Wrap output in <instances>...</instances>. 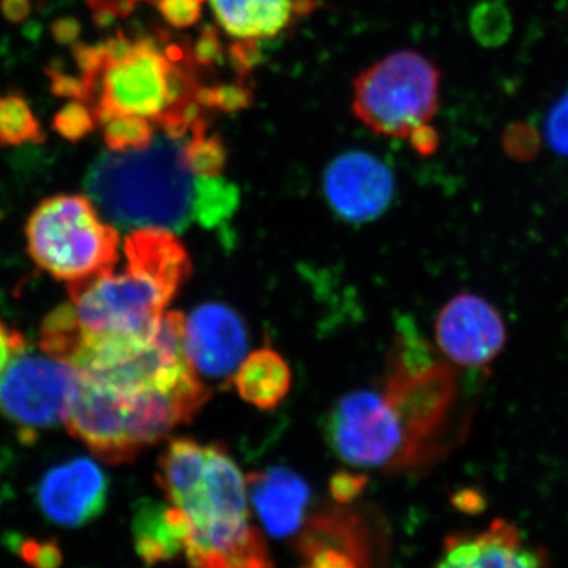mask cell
<instances>
[{"label":"cell","instance_id":"1","mask_svg":"<svg viewBox=\"0 0 568 568\" xmlns=\"http://www.w3.org/2000/svg\"><path fill=\"white\" fill-rule=\"evenodd\" d=\"M159 484L185 521L190 568L274 567L252 521L246 477L222 446L171 440L159 462Z\"/></svg>","mask_w":568,"mask_h":568},{"label":"cell","instance_id":"2","mask_svg":"<svg viewBox=\"0 0 568 568\" xmlns=\"http://www.w3.org/2000/svg\"><path fill=\"white\" fill-rule=\"evenodd\" d=\"M73 58L99 125L114 115H138L170 136L183 138L203 119L204 108L197 103L203 85L181 44L119 31L102 43L80 41Z\"/></svg>","mask_w":568,"mask_h":568},{"label":"cell","instance_id":"3","mask_svg":"<svg viewBox=\"0 0 568 568\" xmlns=\"http://www.w3.org/2000/svg\"><path fill=\"white\" fill-rule=\"evenodd\" d=\"M185 138L163 132L142 151H108L92 163L85 190L108 222L174 234L200 223L201 196L207 178H196L186 166Z\"/></svg>","mask_w":568,"mask_h":568},{"label":"cell","instance_id":"4","mask_svg":"<svg viewBox=\"0 0 568 568\" xmlns=\"http://www.w3.org/2000/svg\"><path fill=\"white\" fill-rule=\"evenodd\" d=\"M211 395V387L197 375L178 386L132 392L80 379L65 424L95 457L123 465L170 436L178 426L189 424Z\"/></svg>","mask_w":568,"mask_h":568},{"label":"cell","instance_id":"5","mask_svg":"<svg viewBox=\"0 0 568 568\" xmlns=\"http://www.w3.org/2000/svg\"><path fill=\"white\" fill-rule=\"evenodd\" d=\"M458 386L457 369L437 358L416 325L405 317L381 390L405 435L399 470L424 469L446 454Z\"/></svg>","mask_w":568,"mask_h":568},{"label":"cell","instance_id":"6","mask_svg":"<svg viewBox=\"0 0 568 568\" xmlns=\"http://www.w3.org/2000/svg\"><path fill=\"white\" fill-rule=\"evenodd\" d=\"M29 254L52 278L80 284L119 263V234L91 197L55 194L41 201L26 224Z\"/></svg>","mask_w":568,"mask_h":568},{"label":"cell","instance_id":"7","mask_svg":"<svg viewBox=\"0 0 568 568\" xmlns=\"http://www.w3.org/2000/svg\"><path fill=\"white\" fill-rule=\"evenodd\" d=\"M439 81V70L420 52L388 54L355 80V115L377 134L409 138L435 118Z\"/></svg>","mask_w":568,"mask_h":568},{"label":"cell","instance_id":"8","mask_svg":"<svg viewBox=\"0 0 568 568\" xmlns=\"http://www.w3.org/2000/svg\"><path fill=\"white\" fill-rule=\"evenodd\" d=\"M82 334L99 338H152L175 295L141 265L125 260L88 282L69 286Z\"/></svg>","mask_w":568,"mask_h":568},{"label":"cell","instance_id":"9","mask_svg":"<svg viewBox=\"0 0 568 568\" xmlns=\"http://www.w3.org/2000/svg\"><path fill=\"white\" fill-rule=\"evenodd\" d=\"M78 384L73 366L24 347L0 375V413L29 439L67 420Z\"/></svg>","mask_w":568,"mask_h":568},{"label":"cell","instance_id":"10","mask_svg":"<svg viewBox=\"0 0 568 568\" xmlns=\"http://www.w3.org/2000/svg\"><path fill=\"white\" fill-rule=\"evenodd\" d=\"M327 429L332 448L346 465L399 470L405 435L383 392L366 388L343 396Z\"/></svg>","mask_w":568,"mask_h":568},{"label":"cell","instance_id":"11","mask_svg":"<svg viewBox=\"0 0 568 568\" xmlns=\"http://www.w3.org/2000/svg\"><path fill=\"white\" fill-rule=\"evenodd\" d=\"M436 343L454 365L484 368L495 362L507 343L503 316L487 298L462 293L440 310Z\"/></svg>","mask_w":568,"mask_h":568},{"label":"cell","instance_id":"12","mask_svg":"<svg viewBox=\"0 0 568 568\" xmlns=\"http://www.w3.org/2000/svg\"><path fill=\"white\" fill-rule=\"evenodd\" d=\"M248 331L230 305L209 302L183 321V354L200 377L233 381L248 355Z\"/></svg>","mask_w":568,"mask_h":568},{"label":"cell","instance_id":"13","mask_svg":"<svg viewBox=\"0 0 568 568\" xmlns=\"http://www.w3.org/2000/svg\"><path fill=\"white\" fill-rule=\"evenodd\" d=\"M323 186L325 200L339 219L362 224L379 219L390 207L395 178L383 160L351 151L328 164Z\"/></svg>","mask_w":568,"mask_h":568},{"label":"cell","instance_id":"14","mask_svg":"<svg viewBox=\"0 0 568 568\" xmlns=\"http://www.w3.org/2000/svg\"><path fill=\"white\" fill-rule=\"evenodd\" d=\"M108 478L88 458H74L52 467L41 478L39 504L51 521L78 528L99 518L106 507Z\"/></svg>","mask_w":568,"mask_h":568},{"label":"cell","instance_id":"15","mask_svg":"<svg viewBox=\"0 0 568 568\" xmlns=\"http://www.w3.org/2000/svg\"><path fill=\"white\" fill-rule=\"evenodd\" d=\"M435 568H549L544 549L532 547L517 526L497 518L480 532L450 534Z\"/></svg>","mask_w":568,"mask_h":568},{"label":"cell","instance_id":"16","mask_svg":"<svg viewBox=\"0 0 568 568\" xmlns=\"http://www.w3.org/2000/svg\"><path fill=\"white\" fill-rule=\"evenodd\" d=\"M246 489L254 515L268 536L293 537L304 528L312 489L293 469L274 466L248 474Z\"/></svg>","mask_w":568,"mask_h":568},{"label":"cell","instance_id":"17","mask_svg":"<svg viewBox=\"0 0 568 568\" xmlns=\"http://www.w3.org/2000/svg\"><path fill=\"white\" fill-rule=\"evenodd\" d=\"M220 28L244 43L271 40L315 9L313 0H209Z\"/></svg>","mask_w":568,"mask_h":568},{"label":"cell","instance_id":"18","mask_svg":"<svg viewBox=\"0 0 568 568\" xmlns=\"http://www.w3.org/2000/svg\"><path fill=\"white\" fill-rule=\"evenodd\" d=\"M133 540L145 566L171 562L183 555L185 521L181 511L166 504L145 500L134 514Z\"/></svg>","mask_w":568,"mask_h":568},{"label":"cell","instance_id":"19","mask_svg":"<svg viewBox=\"0 0 568 568\" xmlns=\"http://www.w3.org/2000/svg\"><path fill=\"white\" fill-rule=\"evenodd\" d=\"M233 384L248 405L272 410L290 395L293 373L282 354L264 346L246 355L235 372Z\"/></svg>","mask_w":568,"mask_h":568},{"label":"cell","instance_id":"20","mask_svg":"<svg viewBox=\"0 0 568 568\" xmlns=\"http://www.w3.org/2000/svg\"><path fill=\"white\" fill-rule=\"evenodd\" d=\"M47 132L20 92L0 93V148L43 144Z\"/></svg>","mask_w":568,"mask_h":568},{"label":"cell","instance_id":"21","mask_svg":"<svg viewBox=\"0 0 568 568\" xmlns=\"http://www.w3.org/2000/svg\"><path fill=\"white\" fill-rule=\"evenodd\" d=\"M183 159L196 178H219L227 162L222 140L207 133L204 119L194 123L183 142Z\"/></svg>","mask_w":568,"mask_h":568},{"label":"cell","instance_id":"22","mask_svg":"<svg viewBox=\"0 0 568 568\" xmlns=\"http://www.w3.org/2000/svg\"><path fill=\"white\" fill-rule=\"evenodd\" d=\"M469 29L481 47L499 48L510 40L514 14L506 0H481L470 11Z\"/></svg>","mask_w":568,"mask_h":568},{"label":"cell","instance_id":"23","mask_svg":"<svg viewBox=\"0 0 568 568\" xmlns=\"http://www.w3.org/2000/svg\"><path fill=\"white\" fill-rule=\"evenodd\" d=\"M104 142L111 152H134L149 148L155 140V125L138 115H114L103 123Z\"/></svg>","mask_w":568,"mask_h":568},{"label":"cell","instance_id":"24","mask_svg":"<svg viewBox=\"0 0 568 568\" xmlns=\"http://www.w3.org/2000/svg\"><path fill=\"white\" fill-rule=\"evenodd\" d=\"M544 138L536 125L526 121L508 123L500 136V145L508 159L518 163L534 162L541 152Z\"/></svg>","mask_w":568,"mask_h":568},{"label":"cell","instance_id":"25","mask_svg":"<svg viewBox=\"0 0 568 568\" xmlns=\"http://www.w3.org/2000/svg\"><path fill=\"white\" fill-rule=\"evenodd\" d=\"M95 115L84 102H70L55 112L51 126L63 140L78 144L95 130Z\"/></svg>","mask_w":568,"mask_h":568},{"label":"cell","instance_id":"26","mask_svg":"<svg viewBox=\"0 0 568 568\" xmlns=\"http://www.w3.org/2000/svg\"><path fill=\"white\" fill-rule=\"evenodd\" d=\"M545 140L551 151L568 159V89L549 108L545 119Z\"/></svg>","mask_w":568,"mask_h":568},{"label":"cell","instance_id":"27","mask_svg":"<svg viewBox=\"0 0 568 568\" xmlns=\"http://www.w3.org/2000/svg\"><path fill=\"white\" fill-rule=\"evenodd\" d=\"M18 552L32 568H59L63 562L61 547L51 540L28 538V540L21 541Z\"/></svg>","mask_w":568,"mask_h":568},{"label":"cell","instance_id":"28","mask_svg":"<svg viewBox=\"0 0 568 568\" xmlns=\"http://www.w3.org/2000/svg\"><path fill=\"white\" fill-rule=\"evenodd\" d=\"M203 3L204 0H156L164 21L178 29L190 28L200 21Z\"/></svg>","mask_w":568,"mask_h":568},{"label":"cell","instance_id":"29","mask_svg":"<svg viewBox=\"0 0 568 568\" xmlns=\"http://www.w3.org/2000/svg\"><path fill=\"white\" fill-rule=\"evenodd\" d=\"M48 81H50V91L58 99L70 100V102H88V89H85L82 78L73 77L65 71L47 67L44 69Z\"/></svg>","mask_w":568,"mask_h":568},{"label":"cell","instance_id":"30","mask_svg":"<svg viewBox=\"0 0 568 568\" xmlns=\"http://www.w3.org/2000/svg\"><path fill=\"white\" fill-rule=\"evenodd\" d=\"M366 477L364 474L339 470L331 478V493L336 504L351 506L364 493Z\"/></svg>","mask_w":568,"mask_h":568},{"label":"cell","instance_id":"31","mask_svg":"<svg viewBox=\"0 0 568 568\" xmlns=\"http://www.w3.org/2000/svg\"><path fill=\"white\" fill-rule=\"evenodd\" d=\"M93 22L100 28L110 26L115 20L129 17L138 6V0H88Z\"/></svg>","mask_w":568,"mask_h":568},{"label":"cell","instance_id":"32","mask_svg":"<svg viewBox=\"0 0 568 568\" xmlns=\"http://www.w3.org/2000/svg\"><path fill=\"white\" fill-rule=\"evenodd\" d=\"M306 559L310 560L306 568H361V560L335 547L316 548Z\"/></svg>","mask_w":568,"mask_h":568},{"label":"cell","instance_id":"33","mask_svg":"<svg viewBox=\"0 0 568 568\" xmlns=\"http://www.w3.org/2000/svg\"><path fill=\"white\" fill-rule=\"evenodd\" d=\"M24 347H28L26 339L0 321V375Z\"/></svg>","mask_w":568,"mask_h":568},{"label":"cell","instance_id":"34","mask_svg":"<svg viewBox=\"0 0 568 568\" xmlns=\"http://www.w3.org/2000/svg\"><path fill=\"white\" fill-rule=\"evenodd\" d=\"M81 22L73 17H62L51 24L52 39L58 41L59 44H69L73 47L80 41L81 37Z\"/></svg>","mask_w":568,"mask_h":568},{"label":"cell","instance_id":"35","mask_svg":"<svg viewBox=\"0 0 568 568\" xmlns=\"http://www.w3.org/2000/svg\"><path fill=\"white\" fill-rule=\"evenodd\" d=\"M410 145L414 151L420 153V155L428 156L433 155L439 148V134L433 126L426 125L418 126L409 134Z\"/></svg>","mask_w":568,"mask_h":568},{"label":"cell","instance_id":"36","mask_svg":"<svg viewBox=\"0 0 568 568\" xmlns=\"http://www.w3.org/2000/svg\"><path fill=\"white\" fill-rule=\"evenodd\" d=\"M0 13L10 24H22L31 18L32 0H0Z\"/></svg>","mask_w":568,"mask_h":568},{"label":"cell","instance_id":"37","mask_svg":"<svg viewBox=\"0 0 568 568\" xmlns=\"http://www.w3.org/2000/svg\"><path fill=\"white\" fill-rule=\"evenodd\" d=\"M455 506L467 511V514H474V511H480L485 503L478 493L463 491L458 493L457 497H455Z\"/></svg>","mask_w":568,"mask_h":568},{"label":"cell","instance_id":"38","mask_svg":"<svg viewBox=\"0 0 568 568\" xmlns=\"http://www.w3.org/2000/svg\"><path fill=\"white\" fill-rule=\"evenodd\" d=\"M140 2H151V3H156V0H138V3Z\"/></svg>","mask_w":568,"mask_h":568},{"label":"cell","instance_id":"39","mask_svg":"<svg viewBox=\"0 0 568 568\" xmlns=\"http://www.w3.org/2000/svg\"><path fill=\"white\" fill-rule=\"evenodd\" d=\"M306 568V567H305Z\"/></svg>","mask_w":568,"mask_h":568}]
</instances>
